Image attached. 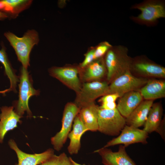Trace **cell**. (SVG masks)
<instances>
[{"label": "cell", "mask_w": 165, "mask_h": 165, "mask_svg": "<svg viewBox=\"0 0 165 165\" xmlns=\"http://www.w3.org/2000/svg\"><path fill=\"white\" fill-rule=\"evenodd\" d=\"M4 35L14 50L22 67L27 69L30 65L29 57L31 50L39 42L37 32L34 30H29L21 37L9 31L5 33Z\"/></svg>", "instance_id": "6da1fadb"}, {"label": "cell", "mask_w": 165, "mask_h": 165, "mask_svg": "<svg viewBox=\"0 0 165 165\" xmlns=\"http://www.w3.org/2000/svg\"><path fill=\"white\" fill-rule=\"evenodd\" d=\"M110 48L107 52L105 63L107 78L109 81L130 70L131 65L130 60L125 50L120 48Z\"/></svg>", "instance_id": "7a4b0ae2"}, {"label": "cell", "mask_w": 165, "mask_h": 165, "mask_svg": "<svg viewBox=\"0 0 165 165\" xmlns=\"http://www.w3.org/2000/svg\"><path fill=\"white\" fill-rule=\"evenodd\" d=\"M98 124V131L112 136L119 135L126 125V118L117 108L107 110L99 108Z\"/></svg>", "instance_id": "3957f363"}, {"label": "cell", "mask_w": 165, "mask_h": 165, "mask_svg": "<svg viewBox=\"0 0 165 165\" xmlns=\"http://www.w3.org/2000/svg\"><path fill=\"white\" fill-rule=\"evenodd\" d=\"M19 87V98L14 111L22 117L26 112L30 117L32 114L29 107V100L32 96L38 95L39 92L33 88L27 69L23 67L20 71Z\"/></svg>", "instance_id": "277c9868"}, {"label": "cell", "mask_w": 165, "mask_h": 165, "mask_svg": "<svg viewBox=\"0 0 165 165\" xmlns=\"http://www.w3.org/2000/svg\"><path fill=\"white\" fill-rule=\"evenodd\" d=\"M79 110V108L75 103L69 102L65 105L63 114L61 130L50 139L54 149L57 151L61 150L66 142L74 119L78 114Z\"/></svg>", "instance_id": "5b68a950"}, {"label": "cell", "mask_w": 165, "mask_h": 165, "mask_svg": "<svg viewBox=\"0 0 165 165\" xmlns=\"http://www.w3.org/2000/svg\"><path fill=\"white\" fill-rule=\"evenodd\" d=\"M109 85L106 82L94 81L84 82L81 86L75 103L79 107L94 102L98 97L108 94Z\"/></svg>", "instance_id": "8992f818"}, {"label": "cell", "mask_w": 165, "mask_h": 165, "mask_svg": "<svg viewBox=\"0 0 165 165\" xmlns=\"http://www.w3.org/2000/svg\"><path fill=\"white\" fill-rule=\"evenodd\" d=\"M146 79L132 75L130 70L113 79L110 85L108 94L116 93L121 97L126 93L142 87L147 82Z\"/></svg>", "instance_id": "52a82bcc"}, {"label": "cell", "mask_w": 165, "mask_h": 165, "mask_svg": "<svg viewBox=\"0 0 165 165\" xmlns=\"http://www.w3.org/2000/svg\"><path fill=\"white\" fill-rule=\"evenodd\" d=\"M148 134L143 129L126 125L118 137L107 142L102 148H107L118 145L127 147L136 143L145 144L147 143Z\"/></svg>", "instance_id": "ba28073f"}, {"label": "cell", "mask_w": 165, "mask_h": 165, "mask_svg": "<svg viewBox=\"0 0 165 165\" xmlns=\"http://www.w3.org/2000/svg\"><path fill=\"white\" fill-rule=\"evenodd\" d=\"M51 75L59 80L76 94L82 86L78 76L79 68L74 67H55L49 70Z\"/></svg>", "instance_id": "9c48e42d"}, {"label": "cell", "mask_w": 165, "mask_h": 165, "mask_svg": "<svg viewBox=\"0 0 165 165\" xmlns=\"http://www.w3.org/2000/svg\"><path fill=\"white\" fill-rule=\"evenodd\" d=\"M126 147L123 145H120L116 152L102 147L94 152L97 153L100 155L104 165H136L127 154Z\"/></svg>", "instance_id": "30bf717a"}, {"label": "cell", "mask_w": 165, "mask_h": 165, "mask_svg": "<svg viewBox=\"0 0 165 165\" xmlns=\"http://www.w3.org/2000/svg\"><path fill=\"white\" fill-rule=\"evenodd\" d=\"M10 148L16 153L18 158V163L14 165H39L54 154V151L49 148L40 153L30 154L25 153L18 147L13 139L8 141Z\"/></svg>", "instance_id": "8fae6325"}, {"label": "cell", "mask_w": 165, "mask_h": 165, "mask_svg": "<svg viewBox=\"0 0 165 165\" xmlns=\"http://www.w3.org/2000/svg\"><path fill=\"white\" fill-rule=\"evenodd\" d=\"M0 109V143H2L7 133L17 127L18 123H21L22 117L16 113L13 106H3Z\"/></svg>", "instance_id": "7c38bea8"}, {"label": "cell", "mask_w": 165, "mask_h": 165, "mask_svg": "<svg viewBox=\"0 0 165 165\" xmlns=\"http://www.w3.org/2000/svg\"><path fill=\"white\" fill-rule=\"evenodd\" d=\"M116 108L125 118H127L143 101V97L139 91L128 92L119 97Z\"/></svg>", "instance_id": "4fadbf2b"}, {"label": "cell", "mask_w": 165, "mask_h": 165, "mask_svg": "<svg viewBox=\"0 0 165 165\" xmlns=\"http://www.w3.org/2000/svg\"><path fill=\"white\" fill-rule=\"evenodd\" d=\"M73 124L72 129L68 135L70 143L67 149L71 155L78 153L81 146V138L85 132L88 131L78 114L75 118Z\"/></svg>", "instance_id": "5bb4252c"}, {"label": "cell", "mask_w": 165, "mask_h": 165, "mask_svg": "<svg viewBox=\"0 0 165 165\" xmlns=\"http://www.w3.org/2000/svg\"><path fill=\"white\" fill-rule=\"evenodd\" d=\"M79 108L78 114L88 130L92 132L98 131L99 107L93 102Z\"/></svg>", "instance_id": "9a60e30c"}, {"label": "cell", "mask_w": 165, "mask_h": 165, "mask_svg": "<svg viewBox=\"0 0 165 165\" xmlns=\"http://www.w3.org/2000/svg\"><path fill=\"white\" fill-rule=\"evenodd\" d=\"M153 100L142 101L126 118V125L138 128L144 125Z\"/></svg>", "instance_id": "2e32d148"}, {"label": "cell", "mask_w": 165, "mask_h": 165, "mask_svg": "<svg viewBox=\"0 0 165 165\" xmlns=\"http://www.w3.org/2000/svg\"><path fill=\"white\" fill-rule=\"evenodd\" d=\"M137 8L141 11L137 18L141 21L152 22L165 17V9L161 3L149 2L138 6Z\"/></svg>", "instance_id": "e0dca14e"}, {"label": "cell", "mask_w": 165, "mask_h": 165, "mask_svg": "<svg viewBox=\"0 0 165 165\" xmlns=\"http://www.w3.org/2000/svg\"><path fill=\"white\" fill-rule=\"evenodd\" d=\"M95 60L84 68L80 69L81 79L85 82L99 81L105 75L106 68L103 61Z\"/></svg>", "instance_id": "ac0fdd59"}, {"label": "cell", "mask_w": 165, "mask_h": 165, "mask_svg": "<svg viewBox=\"0 0 165 165\" xmlns=\"http://www.w3.org/2000/svg\"><path fill=\"white\" fill-rule=\"evenodd\" d=\"M143 98L146 100H152L165 97V82L153 79L148 80L140 91Z\"/></svg>", "instance_id": "d6986e66"}, {"label": "cell", "mask_w": 165, "mask_h": 165, "mask_svg": "<svg viewBox=\"0 0 165 165\" xmlns=\"http://www.w3.org/2000/svg\"><path fill=\"white\" fill-rule=\"evenodd\" d=\"M32 2L30 0H0V11L6 14L8 17L15 18L28 9Z\"/></svg>", "instance_id": "ffe728a7"}, {"label": "cell", "mask_w": 165, "mask_h": 165, "mask_svg": "<svg viewBox=\"0 0 165 165\" xmlns=\"http://www.w3.org/2000/svg\"><path fill=\"white\" fill-rule=\"evenodd\" d=\"M163 109L159 103L152 104L143 129L148 134L157 131L162 121Z\"/></svg>", "instance_id": "44dd1931"}, {"label": "cell", "mask_w": 165, "mask_h": 165, "mask_svg": "<svg viewBox=\"0 0 165 165\" xmlns=\"http://www.w3.org/2000/svg\"><path fill=\"white\" fill-rule=\"evenodd\" d=\"M134 69L144 75L160 78L165 77V68L159 65L146 62H139L134 65Z\"/></svg>", "instance_id": "7402d4cb"}, {"label": "cell", "mask_w": 165, "mask_h": 165, "mask_svg": "<svg viewBox=\"0 0 165 165\" xmlns=\"http://www.w3.org/2000/svg\"><path fill=\"white\" fill-rule=\"evenodd\" d=\"M0 62L3 65L5 73L9 80L10 87L9 89L10 90L16 92L17 84L19 80L9 60L4 46L0 50Z\"/></svg>", "instance_id": "603a6c76"}, {"label": "cell", "mask_w": 165, "mask_h": 165, "mask_svg": "<svg viewBox=\"0 0 165 165\" xmlns=\"http://www.w3.org/2000/svg\"><path fill=\"white\" fill-rule=\"evenodd\" d=\"M39 165H74L71 157L64 152L57 156L54 154Z\"/></svg>", "instance_id": "cb8c5ba5"}, {"label": "cell", "mask_w": 165, "mask_h": 165, "mask_svg": "<svg viewBox=\"0 0 165 165\" xmlns=\"http://www.w3.org/2000/svg\"><path fill=\"white\" fill-rule=\"evenodd\" d=\"M111 46L108 42H105L101 44L95 49L94 60L101 57L111 48Z\"/></svg>", "instance_id": "d4e9b609"}, {"label": "cell", "mask_w": 165, "mask_h": 165, "mask_svg": "<svg viewBox=\"0 0 165 165\" xmlns=\"http://www.w3.org/2000/svg\"><path fill=\"white\" fill-rule=\"evenodd\" d=\"M95 49L89 51L85 56V59L80 65V68L83 69L94 60Z\"/></svg>", "instance_id": "484cf974"}, {"label": "cell", "mask_w": 165, "mask_h": 165, "mask_svg": "<svg viewBox=\"0 0 165 165\" xmlns=\"http://www.w3.org/2000/svg\"><path fill=\"white\" fill-rule=\"evenodd\" d=\"M120 97V95L118 94H108L103 96L99 99V101L102 103L115 102L116 100Z\"/></svg>", "instance_id": "4316f807"}, {"label": "cell", "mask_w": 165, "mask_h": 165, "mask_svg": "<svg viewBox=\"0 0 165 165\" xmlns=\"http://www.w3.org/2000/svg\"><path fill=\"white\" fill-rule=\"evenodd\" d=\"M116 106L115 102H105L102 103L101 105L99 108L100 109L110 110L116 108Z\"/></svg>", "instance_id": "83f0119b"}, {"label": "cell", "mask_w": 165, "mask_h": 165, "mask_svg": "<svg viewBox=\"0 0 165 165\" xmlns=\"http://www.w3.org/2000/svg\"><path fill=\"white\" fill-rule=\"evenodd\" d=\"M164 122L162 120L161 124L158 128L156 132H158L162 137L163 139H164Z\"/></svg>", "instance_id": "f1b7e54d"}, {"label": "cell", "mask_w": 165, "mask_h": 165, "mask_svg": "<svg viewBox=\"0 0 165 165\" xmlns=\"http://www.w3.org/2000/svg\"><path fill=\"white\" fill-rule=\"evenodd\" d=\"M8 17V16L6 13L0 11V20H3Z\"/></svg>", "instance_id": "f546056e"}, {"label": "cell", "mask_w": 165, "mask_h": 165, "mask_svg": "<svg viewBox=\"0 0 165 165\" xmlns=\"http://www.w3.org/2000/svg\"><path fill=\"white\" fill-rule=\"evenodd\" d=\"M71 160L74 165H86L85 164H82L76 162L73 160L71 157Z\"/></svg>", "instance_id": "4dcf8cb0"}, {"label": "cell", "mask_w": 165, "mask_h": 165, "mask_svg": "<svg viewBox=\"0 0 165 165\" xmlns=\"http://www.w3.org/2000/svg\"><path fill=\"white\" fill-rule=\"evenodd\" d=\"M10 91V90L9 88L4 90L0 91V94H5L6 93Z\"/></svg>", "instance_id": "1f68e13d"}]
</instances>
